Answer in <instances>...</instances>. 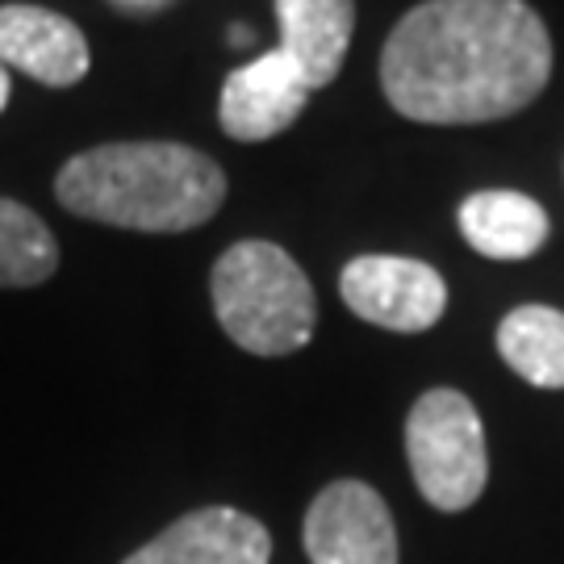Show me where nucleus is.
<instances>
[{"mask_svg":"<svg viewBox=\"0 0 564 564\" xmlns=\"http://www.w3.org/2000/svg\"><path fill=\"white\" fill-rule=\"evenodd\" d=\"M498 351L535 389H564V314L552 305H519L498 326Z\"/></svg>","mask_w":564,"mask_h":564,"instance_id":"12","label":"nucleus"},{"mask_svg":"<svg viewBox=\"0 0 564 564\" xmlns=\"http://www.w3.org/2000/svg\"><path fill=\"white\" fill-rule=\"evenodd\" d=\"M9 105V72H4V63H0V109Z\"/></svg>","mask_w":564,"mask_h":564,"instance_id":"15","label":"nucleus"},{"mask_svg":"<svg viewBox=\"0 0 564 564\" xmlns=\"http://www.w3.org/2000/svg\"><path fill=\"white\" fill-rule=\"evenodd\" d=\"M310 93L314 88L302 80V72L276 46V51H268V55H260V59H251L247 67L226 76L218 121H223V130L235 142L276 139L302 118Z\"/></svg>","mask_w":564,"mask_h":564,"instance_id":"7","label":"nucleus"},{"mask_svg":"<svg viewBox=\"0 0 564 564\" xmlns=\"http://www.w3.org/2000/svg\"><path fill=\"white\" fill-rule=\"evenodd\" d=\"M59 268V242L51 226L21 202L0 197V289H34Z\"/></svg>","mask_w":564,"mask_h":564,"instance_id":"13","label":"nucleus"},{"mask_svg":"<svg viewBox=\"0 0 564 564\" xmlns=\"http://www.w3.org/2000/svg\"><path fill=\"white\" fill-rule=\"evenodd\" d=\"M281 51L310 88H326L339 76L356 30V0H276Z\"/></svg>","mask_w":564,"mask_h":564,"instance_id":"10","label":"nucleus"},{"mask_svg":"<svg viewBox=\"0 0 564 564\" xmlns=\"http://www.w3.org/2000/svg\"><path fill=\"white\" fill-rule=\"evenodd\" d=\"M118 9H126V13H155V9H163V4H172V0H113Z\"/></svg>","mask_w":564,"mask_h":564,"instance_id":"14","label":"nucleus"},{"mask_svg":"<svg viewBox=\"0 0 564 564\" xmlns=\"http://www.w3.org/2000/svg\"><path fill=\"white\" fill-rule=\"evenodd\" d=\"M310 564H398V527L384 498L364 481H335L305 510Z\"/></svg>","mask_w":564,"mask_h":564,"instance_id":"6","label":"nucleus"},{"mask_svg":"<svg viewBox=\"0 0 564 564\" xmlns=\"http://www.w3.org/2000/svg\"><path fill=\"white\" fill-rule=\"evenodd\" d=\"M272 535L260 519L230 510V506H202L155 535L151 544L130 552L121 564H268Z\"/></svg>","mask_w":564,"mask_h":564,"instance_id":"8","label":"nucleus"},{"mask_svg":"<svg viewBox=\"0 0 564 564\" xmlns=\"http://www.w3.org/2000/svg\"><path fill=\"white\" fill-rule=\"evenodd\" d=\"M552 39L527 0H426L381 51L389 105L426 126L519 113L547 88Z\"/></svg>","mask_w":564,"mask_h":564,"instance_id":"1","label":"nucleus"},{"mask_svg":"<svg viewBox=\"0 0 564 564\" xmlns=\"http://www.w3.org/2000/svg\"><path fill=\"white\" fill-rule=\"evenodd\" d=\"M214 314L251 356H289L314 339V284L276 242H235L209 276Z\"/></svg>","mask_w":564,"mask_h":564,"instance_id":"3","label":"nucleus"},{"mask_svg":"<svg viewBox=\"0 0 564 564\" xmlns=\"http://www.w3.org/2000/svg\"><path fill=\"white\" fill-rule=\"evenodd\" d=\"M410 477L435 510H468L489 481V452L477 405L460 389H431L405 419Z\"/></svg>","mask_w":564,"mask_h":564,"instance_id":"4","label":"nucleus"},{"mask_svg":"<svg viewBox=\"0 0 564 564\" xmlns=\"http://www.w3.org/2000/svg\"><path fill=\"white\" fill-rule=\"evenodd\" d=\"M55 197L88 223L181 235L223 209L226 176L205 151L184 142H105L63 163Z\"/></svg>","mask_w":564,"mask_h":564,"instance_id":"2","label":"nucleus"},{"mask_svg":"<svg viewBox=\"0 0 564 564\" xmlns=\"http://www.w3.org/2000/svg\"><path fill=\"white\" fill-rule=\"evenodd\" d=\"M339 293L356 318L398 335L431 330L447 310L444 276L405 256H356L343 268Z\"/></svg>","mask_w":564,"mask_h":564,"instance_id":"5","label":"nucleus"},{"mask_svg":"<svg viewBox=\"0 0 564 564\" xmlns=\"http://www.w3.org/2000/svg\"><path fill=\"white\" fill-rule=\"evenodd\" d=\"M460 235L489 260H527L547 242V214L527 193L485 188L460 205Z\"/></svg>","mask_w":564,"mask_h":564,"instance_id":"11","label":"nucleus"},{"mask_svg":"<svg viewBox=\"0 0 564 564\" xmlns=\"http://www.w3.org/2000/svg\"><path fill=\"white\" fill-rule=\"evenodd\" d=\"M0 63L18 67L30 80L51 88H72L88 76V39L76 21L39 4H4L0 9Z\"/></svg>","mask_w":564,"mask_h":564,"instance_id":"9","label":"nucleus"}]
</instances>
